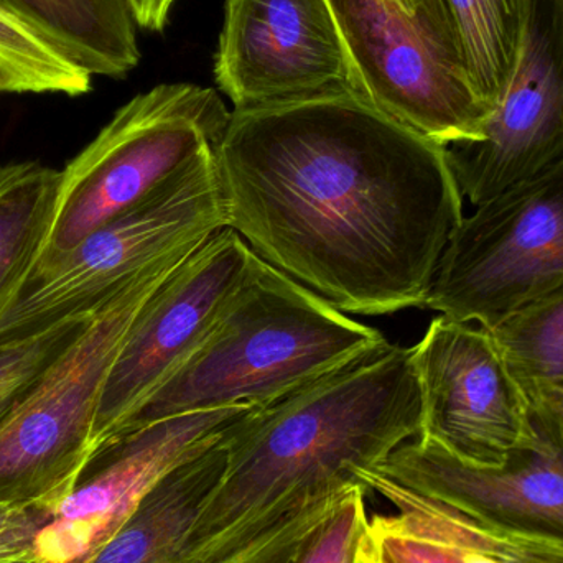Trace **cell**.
I'll return each mask as SVG.
<instances>
[{"label": "cell", "mask_w": 563, "mask_h": 563, "mask_svg": "<svg viewBox=\"0 0 563 563\" xmlns=\"http://www.w3.org/2000/svg\"><path fill=\"white\" fill-rule=\"evenodd\" d=\"M214 162L227 228L347 314L423 308L465 217L449 147L350 88L234 109Z\"/></svg>", "instance_id": "cell-1"}, {"label": "cell", "mask_w": 563, "mask_h": 563, "mask_svg": "<svg viewBox=\"0 0 563 563\" xmlns=\"http://www.w3.org/2000/svg\"><path fill=\"white\" fill-rule=\"evenodd\" d=\"M420 432L412 347L394 344L254 409L231 432L227 472L191 531L185 563L218 561L300 496L360 485L361 473Z\"/></svg>", "instance_id": "cell-2"}, {"label": "cell", "mask_w": 563, "mask_h": 563, "mask_svg": "<svg viewBox=\"0 0 563 563\" xmlns=\"http://www.w3.org/2000/svg\"><path fill=\"white\" fill-rule=\"evenodd\" d=\"M390 346L379 330L353 320L251 253L246 276L203 343L119 437L187 413L264 409Z\"/></svg>", "instance_id": "cell-3"}, {"label": "cell", "mask_w": 563, "mask_h": 563, "mask_svg": "<svg viewBox=\"0 0 563 563\" xmlns=\"http://www.w3.org/2000/svg\"><path fill=\"white\" fill-rule=\"evenodd\" d=\"M223 228L227 213L213 151L75 250L33 267L0 318V343L95 314L142 274L190 256Z\"/></svg>", "instance_id": "cell-4"}, {"label": "cell", "mask_w": 563, "mask_h": 563, "mask_svg": "<svg viewBox=\"0 0 563 563\" xmlns=\"http://www.w3.org/2000/svg\"><path fill=\"white\" fill-rule=\"evenodd\" d=\"M230 118L214 89L188 82L155 86L122 106L62 172L55 217L35 266L75 250L213 152Z\"/></svg>", "instance_id": "cell-5"}, {"label": "cell", "mask_w": 563, "mask_h": 563, "mask_svg": "<svg viewBox=\"0 0 563 563\" xmlns=\"http://www.w3.org/2000/svg\"><path fill=\"white\" fill-rule=\"evenodd\" d=\"M328 3L353 91L443 147L482 141L492 108L473 86L449 10L407 0Z\"/></svg>", "instance_id": "cell-6"}, {"label": "cell", "mask_w": 563, "mask_h": 563, "mask_svg": "<svg viewBox=\"0 0 563 563\" xmlns=\"http://www.w3.org/2000/svg\"><path fill=\"white\" fill-rule=\"evenodd\" d=\"M187 257L165 261L119 291L0 426V503L62 505L71 495L91 465L99 400L129 328Z\"/></svg>", "instance_id": "cell-7"}, {"label": "cell", "mask_w": 563, "mask_h": 563, "mask_svg": "<svg viewBox=\"0 0 563 563\" xmlns=\"http://www.w3.org/2000/svg\"><path fill=\"white\" fill-rule=\"evenodd\" d=\"M563 288V158L463 217L427 310L493 330Z\"/></svg>", "instance_id": "cell-8"}, {"label": "cell", "mask_w": 563, "mask_h": 563, "mask_svg": "<svg viewBox=\"0 0 563 563\" xmlns=\"http://www.w3.org/2000/svg\"><path fill=\"white\" fill-rule=\"evenodd\" d=\"M412 361L422 397L419 437L488 468L534 442L528 394L492 331L439 314L412 346Z\"/></svg>", "instance_id": "cell-9"}, {"label": "cell", "mask_w": 563, "mask_h": 563, "mask_svg": "<svg viewBox=\"0 0 563 563\" xmlns=\"http://www.w3.org/2000/svg\"><path fill=\"white\" fill-rule=\"evenodd\" d=\"M231 230L214 233L154 291L129 328L109 371L92 429V459L198 350L250 264Z\"/></svg>", "instance_id": "cell-10"}, {"label": "cell", "mask_w": 563, "mask_h": 563, "mask_svg": "<svg viewBox=\"0 0 563 563\" xmlns=\"http://www.w3.org/2000/svg\"><path fill=\"white\" fill-rule=\"evenodd\" d=\"M256 407L238 406L158 420L119 437L92 459L52 521L15 558L0 563H89L172 468L220 442Z\"/></svg>", "instance_id": "cell-11"}, {"label": "cell", "mask_w": 563, "mask_h": 563, "mask_svg": "<svg viewBox=\"0 0 563 563\" xmlns=\"http://www.w3.org/2000/svg\"><path fill=\"white\" fill-rule=\"evenodd\" d=\"M473 207L563 158V0H531L518 62L482 141L449 147Z\"/></svg>", "instance_id": "cell-12"}, {"label": "cell", "mask_w": 563, "mask_h": 563, "mask_svg": "<svg viewBox=\"0 0 563 563\" xmlns=\"http://www.w3.org/2000/svg\"><path fill=\"white\" fill-rule=\"evenodd\" d=\"M214 79L234 109L351 89L328 0H228Z\"/></svg>", "instance_id": "cell-13"}, {"label": "cell", "mask_w": 563, "mask_h": 563, "mask_svg": "<svg viewBox=\"0 0 563 563\" xmlns=\"http://www.w3.org/2000/svg\"><path fill=\"white\" fill-rule=\"evenodd\" d=\"M534 422V442L496 468L470 465L417 437L369 472L475 521L563 539V443Z\"/></svg>", "instance_id": "cell-14"}, {"label": "cell", "mask_w": 563, "mask_h": 563, "mask_svg": "<svg viewBox=\"0 0 563 563\" xmlns=\"http://www.w3.org/2000/svg\"><path fill=\"white\" fill-rule=\"evenodd\" d=\"M231 432L158 479L89 563H185L191 531L227 472Z\"/></svg>", "instance_id": "cell-15"}, {"label": "cell", "mask_w": 563, "mask_h": 563, "mask_svg": "<svg viewBox=\"0 0 563 563\" xmlns=\"http://www.w3.org/2000/svg\"><path fill=\"white\" fill-rule=\"evenodd\" d=\"M89 75L122 76L139 65L135 20L125 0H0Z\"/></svg>", "instance_id": "cell-16"}, {"label": "cell", "mask_w": 563, "mask_h": 563, "mask_svg": "<svg viewBox=\"0 0 563 563\" xmlns=\"http://www.w3.org/2000/svg\"><path fill=\"white\" fill-rule=\"evenodd\" d=\"M59 185L62 172L36 162L0 168V318L45 246Z\"/></svg>", "instance_id": "cell-17"}, {"label": "cell", "mask_w": 563, "mask_h": 563, "mask_svg": "<svg viewBox=\"0 0 563 563\" xmlns=\"http://www.w3.org/2000/svg\"><path fill=\"white\" fill-rule=\"evenodd\" d=\"M479 98L495 109L518 62L531 0H445Z\"/></svg>", "instance_id": "cell-18"}, {"label": "cell", "mask_w": 563, "mask_h": 563, "mask_svg": "<svg viewBox=\"0 0 563 563\" xmlns=\"http://www.w3.org/2000/svg\"><path fill=\"white\" fill-rule=\"evenodd\" d=\"M489 331L526 394L563 384V288Z\"/></svg>", "instance_id": "cell-19"}, {"label": "cell", "mask_w": 563, "mask_h": 563, "mask_svg": "<svg viewBox=\"0 0 563 563\" xmlns=\"http://www.w3.org/2000/svg\"><path fill=\"white\" fill-rule=\"evenodd\" d=\"M0 68L15 82L16 92L81 96L91 89L89 73L3 3H0Z\"/></svg>", "instance_id": "cell-20"}, {"label": "cell", "mask_w": 563, "mask_h": 563, "mask_svg": "<svg viewBox=\"0 0 563 563\" xmlns=\"http://www.w3.org/2000/svg\"><path fill=\"white\" fill-rule=\"evenodd\" d=\"M360 485L308 493L276 509L240 544L211 563H297L311 536Z\"/></svg>", "instance_id": "cell-21"}, {"label": "cell", "mask_w": 563, "mask_h": 563, "mask_svg": "<svg viewBox=\"0 0 563 563\" xmlns=\"http://www.w3.org/2000/svg\"><path fill=\"white\" fill-rule=\"evenodd\" d=\"M95 314L65 321L35 336L0 343V426L75 346Z\"/></svg>", "instance_id": "cell-22"}, {"label": "cell", "mask_w": 563, "mask_h": 563, "mask_svg": "<svg viewBox=\"0 0 563 563\" xmlns=\"http://www.w3.org/2000/svg\"><path fill=\"white\" fill-rule=\"evenodd\" d=\"M366 489L356 486L317 529L297 563H366L369 518Z\"/></svg>", "instance_id": "cell-23"}, {"label": "cell", "mask_w": 563, "mask_h": 563, "mask_svg": "<svg viewBox=\"0 0 563 563\" xmlns=\"http://www.w3.org/2000/svg\"><path fill=\"white\" fill-rule=\"evenodd\" d=\"M58 508L52 501L0 503V562L29 549Z\"/></svg>", "instance_id": "cell-24"}, {"label": "cell", "mask_w": 563, "mask_h": 563, "mask_svg": "<svg viewBox=\"0 0 563 563\" xmlns=\"http://www.w3.org/2000/svg\"><path fill=\"white\" fill-rule=\"evenodd\" d=\"M534 419L563 443V384L528 394Z\"/></svg>", "instance_id": "cell-25"}, {"label": "cell", "mask_w": 563, "mask_h": 563, "mask_svg": "<svg viewBox=\"0 0 563 563\" xmlns=\"http://www.w3.org/2000/svg\"><path fill=\"white\" fill-rule=\"evenodd\" d=\"M175 0H152L151 7V23H148V29L155 30H164L165 23H167L168 12H170L172 3Z\"/></svg>", "instance_id": "cell-26"}, {"label": "cell", "mask_w": 563, "mask_h": 563, "mask_svg": "<svg viewBox=\"0 0 563 563\" xmlns=\"http://www.w3.org/2000/svg\"><path fill=\"white\" fill-rule=\"evenodd\" d=\"M125 3H128L129 10H131L135 23L144 26V29H148V23H151L152 0H125Z\"/></svg>", "instance_id": "cell-27"}, {"label": "cell", "mask_w": 563, "mask_h": 563, "mask_svg": "<svg viewBox=\"0 0 563 563\" xmlns=\"http://www.w3.org/2000/svg\"><path fill=\"white\" fill-rule=\"evenodd\" d=\"M2 92H16V88L12 78H10L2 68H0V95H2Z\"/></svg>", "instance_id": "cell-28"}, {"label": "cell", "mask_w": 563, "mask_h": 563, "mask_svg": "<svg viewBox=\"0 0 563 563\" xmlns=\"http://www.w3.org/2000/svg\"><path fill=\"white\" fill-rule=\"evenodd\" d=\"M407 2L413 7H442V9H446L445 0H407Z\"/></svg>", "instance_id": "cell-29"}]
</instances>
